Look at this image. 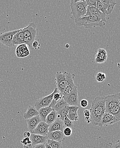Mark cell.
I'll use <instances>...</instances> for the list:
<instances>
[{"label": "cell", "instance_id": "obj_17", "mask_svg": "<svg viewBox=\"0 0 120 148\" xmlns=\"http://www.w3.org/2000/svg\"><path fill=\"white\" fill-rule=\"evenodd\" d=\"M99 16L103 19L105 22H106L105 15L101 12L96 7H87V12L85 16Z\"/></svg>", "mask_w": 120, "mask_h": 148}, {"label": "cell", "instance_id": "obj_32", "mask_svg": "<svg viewBox=\"0 0 120 148\" xmlns=\"http://www.w3.org/2000/svg\"><path fill=\"white\" fill-rule=\"evenodd\" d=\"M63 125L64 127H68V128H71L72 129L73 126V122L70 121L67 117H65L63 119Z\"/></svg>", "mask_w": 120, "mask_h": 148}, {"label": "cell", "instance_id": "obj_19", "mask_svg": "<svg viewBox=\"0 0 120 148\" xmlns=\"http://www.w3.org/2000/svg\"><path fill=\"white\" fill-rule=\"evenodd\" d=\"M64 127L63 122L62 121L59 120L57 118V120L51 124L50 125L49 127V132H54L56 131H61L63 132Z\"/></svg>", "mask_w": 120, "mask_h": 148}, {"label": "cell", "instance_id": "obj_12", "mask_svg": "<svg viewBox=\"0 0 120 148\" xmlns=\"http://www.w3.org/2000/svg\"><path fill=\"white\" fill-rule=\"evenodd\" d=\"M29 138L33 146L38 144H46L48 139L47 136H42L33 133L31 134V136Z\"/></svg>", "mask_w": 120, "mask_h": 148}, {"label": "cell", "instance_id": "obj_31", "mask_svg": "<svg viewBox=\"0 0 120 148\" xmlns=\"http://www.w3.org/2000/svg\"><path fill=\"white\" fill-rule=\"evenodd\" d=\"M46 143L52 148H63L62 143L59 142L48 139Z\"/></svg>", "mask_w": 120, "mask_h": 148}, {"label": "cell", "instance_id": "obj_33", "mask_svg": "<svg viewBox=\"0 0 120 148\" xmlns=\"http://www.w3.org/2000/svg\"><path fill=\"white\" fill-rule=\"evenodd\" d=\"M104 148H120V140L117 141V142L115 143H109L106 144Z\"/></svg>", "mask_w": 120, "mask_h": 148}, {"label": "cell", "instance_id": "obj_34", "mask_svg": "<svg viewBox=\"0 0 120 148\" xmlns=\"http://www.w3.org/2000/svg\"><path fill=\"white\" fill-rule=\"evenodd\" d=\"M106 78V75L102 73H99L96 76V79L98 82H102Z\"/></svg>", "mask_w": 120, "mask_h": 148}, {"label": "cell", "instance_id": "obj_11", "mask_svg": "<svg viewBox=\"0 0 120 148\" xmlns=\"http://www.w3.org/2000/svg\"><path fill=\"white\" fill-rule=\"evenodd\" d=\"M49 126L50 125L46 124L45 122L41 121L32 132V133L43 136H47L49 133Z\"/></svg>", "mask_w": 120, "mask_h": 148}, {"label": "cell", "instance_id": "obj_28", "mask_svg": "<svg viewBox=\"0 0 120 148\" xmlns=\"http://www.w3.org/2000/svg\"><path fill=\"white\" fill-rule=\"evenodd\" d=\"M68 106V105L67 104V103L64 101V99L62 98L61 100H60L55 105V106H54L53 109V110L55 111V112H59L61 109H62L63 108L65 107Z\"/></svg>", "mask_w": 120, "mask_h": 148}, {"label": "cell", "instance_id": "obj_22", "mask_svg": "<svg viewBox=\"0 0 120 148\" xmlns=\"http://www.w3.org/2000/svg\"><path fill=\"white\" fill-rule=\"evenodd\" d=\"M37 115H38V112L34 106H29L27 112L24 114V118L27 120Z\"/></svg>", "mask_w": 120, "mask_h": 148}, {"label": "cell", "instance_id": "obj_36", "mask_svg": "<svg viewBox=\"0 0 120 148\" xmlns=\"http://www.w3.org/2000/svg\"><path fill=\"white\" fill-rule=\"evenodd\" d=\"M85 1L87 7H96V1L95 0H86Z\"/></svg>", "mask_w": 120, "mask_h": 148}, {"label": "cell", "instance_id": "obj_42", "mask_svg": "<svg viewBox=\"0 0 120 148\" xmlns=\"http://www.w3.org/2000/svg\"><path fill=\"white\" fill-rule=\"evenodd\" d=\"M45 144H38V145H35L33 146V148H45Z\"/></svg>", "mask_w": 120, "mask_h": 148}, {"label": "cell", "instance_id": "obj_6", "mask_svg": "<svg viewBox=\"0 0 120 148\" xmlns=\"http://www.w3.org/2000/svg\"><path fill=\"white\" fill-rule=\"evenodd\" d=\"M105 112L109 109L115 106L120 105V93H117L115 95H110L105 97Z\"/></svg>", "mask_w": 120, "mask_h": 148}, {"label": "cell", "instance_id": "obj_38", "mask_svg": "<svg viewBox=\"0 0 120 148\" xmlns=\"http://www.w3.org/2000/svg\"><path fill=\"white\" fill-rule=\"evenodd\" d=\"M80 105L81 107L85 108L87 107L88 105V101L85 99H82L80 102Z\"/></svg>", "mask_w": 120, "mask_h": 148}, {"label": "cell", "instance_id": "obj_25", "mask_svg": "<svg viewBox=\"0 0 120 148\" xmlns=\"http://www.w3.org/2000/svg\"><path fill=\"white\" fill-rule=\"evenodd\" d=\"M106 113L111 114L119 122L120 121V105L115 106L109 109Z\"/></svg>", "mask_w": 120, "mask_h": 148}, {"label": "cell", "instance_id": "obj_29", "mask_svg": "<svg viewBox=\"0 0 120 148\" xmlns=\"http://www.w3.org/2000/svg\"><path fill=\"white\" fill-rule=\"evenodd\" d=\"M76 88H77V86L74 84V82L70 84L69 86L65 88L64 90L63 91L62 93V97L63 96H66L70 95V94H71L74 90V89Z\"/></svg>", "mask_w": 120, "mask_h": 148}, {"label": "cell", "instance_id": "obj_24", "mask_svg": "<svg viewBox=\"0 0 120 148\" xmlns=\"http://www.w3.org/2000/svg\"><path fill=\"white\" fill-rule=\"evenodd\" d=\"M57 119V113L54 110L46 116L45 122L47 124L50 125L54 123Z\"/></svg>", "mask_w": 120, "mask_h": 148}, {"label": "cell", "instance_id": "obj_27", "mask_svg": "<svg viewBox=\"0 0 120 148\" xmlns=\"http://www.w3.org/2000/svg\"><path fill=\"white\" fill-rule=\"evenodd\" d=\"M69 111V106H68L60 110L57 113V118L63 121L65 117H67Z\"/></svg>", "mask_w": 120, "mask_h": 148}, {"label": "cell", "instance_id": "obj_16", "mask_svg": "<svg viewBox=\"0 0 120 148\" xmlns=\"http://www.w3.org/2000/svg\"><path fill=\"white\" fill-rule=\"evenodd\" d=\"M107 52L105 49L99 48L95 56V62L96 63L102 64L105 62L107 60Z\"/></svg>", "mask_w": 120, "mask_h": 148}, {"label": "cell", "instance_id": "obj_14", "mask_svg": "<svg viewBox=\"0 0 120 148\" xmlns=\"http://www.w3.org/2000/svg\"><path fill=\"white\" fill-rule=\"evenodd\" d=\"M30 54L28 46L25 44L18 45L16 49V55L19 58H24L29 55Z\"/></svg>", "mask_w": 120, "mask_h": 148}, {"label": "cell", "instance_id": "obj_30", "mask_svg": "<svg viewBox=\"0 0 120 148\" xmlns=\"http://www.w3.org/2000/svg\"><path fill=\"white\" fill-rule=\"evenodd\" d=\"M96 8H97L104 15L106 16V7L105 5L103 4L100 0L96 1Z\"/></svg>", "mask_w": 120, "mask_h": 148}, {"label": "cell", "instance_id": "obj_46", "mask_svg": "<svg viewBox=\"0 0 120 148\" xmlns=\"http://www.w3.org/2000/svg\"><path fill=\"white\" fill-rule=\"evenodd\" d=\"M70 47V45L69 44H66V45H65V47L66 48H68Z\"/></svg>", "mask_w": 120, "mask_h": 148}, {"label": "cell", "instance_id": "obj_26", "mask_svg": "<svg viewBox=\"0 0 120 148\" xmlns=\"http://www.w3.org/2000/svg\"><path fill=\"white\" fill-rule=\"evenodd\" d=\"M62 98V95L60 93L59 90H58V89H56V91H55V94H54L53 97L52 99L50 105V107L52 108H53L55 106V105L61 100Z\"/></svg>", "mask_w": 120, "mask_h": 148}, {"label": "cell", "instance_id": "obj_35", "mask_svg": "<svg viewBox=\"0 0 120 148\" xmlns=\"http://www.w3.org/2000/svg\"><path fill=\"white\" fill-rule=\"evenodd\" d=\"M63 133L64 135L67 137H70L72 135V129L68 127H66L64 128L63 130Z\"/></svg>", "mask_w": 120, "mask_h": 148}, {"label": "cell", "instance_id": "obj_4", "mask_svg": "<svg viewBox=\"0 0 120 148\" xmlns=\"http://www.w3.org/2000/svg\"><path fill=\"white\" fill-rule=\"evenodd\" d=\"M87 8L85 0H71V14L75 20L84 17L87 12Z\"/></svg>", "mask_w": 120, "mask_h": 148}, {"label": "cell", "instance_id": "obj_13", "mask_svg": "<svg viewBox=\"0 0 120 148\" xmlns=\"http://www.w3.org/2000/svg\"><path fill=\"white\" fill-rule=\"evenodd\" d=\"M48 139L62 143L65 140L63 132L56 131L48 133L47 136Z\"/></svg>", "mask_w": 120, "mask_h": 148}, {"label": "cell", "instance_id": "obj_1", "mask_svg": "<svg viewBox=\"0 0 120 148\" xmlns=\"http://www.w3.org/2000/svg\"><path fill=\"white\" fill-rule=\"evenodd\" d=\"M105 97L98 96L92 102L89 110L91 123L93 126H99L101 118L105 113Z\"/></svg>", "mask_w": 120, "mask_h": 148}, {"label": "cell", "instance_id": "obj_44", "mask_svg": "<svg viewBox=\"0 0 120 148\" xmlns=\"http://www.w3.org/2000/svg\"><path fill=\"white\" fill-rule=\"evenodd\" d=\"M85 120L87 122V123H91V120L90 117H85Z\"/></svg>", "mask_w": 120, "mask_h": 148}, {"label": "cell", "instance_id": "obj_2", "mask_svg": "<svg viewBox=\"0 0 120 148\" xmlns=\"http://www.w3.org/2000/svg\"><path fill=\"white\" fill-rule=\"evenodd\" d=\"M78 26L84 27L85 29H92L95 27H103L105 25L106 22L101 17L97 16H84L75 20Z\"/></svg>", "mask_w": 120, "mask_h": 148}, {"label": "cell", "instance_id": "obj_15", "mask_svg": "<svg viewBox=\"0 0 120 148\" xmlns=\"http://www.w3.org/2000/svg\"><path fill=\"white\" fill-rule=\"evenodd\" d=\"M41 121H42L39 115L36 116L27 120L28 128L31 133H32V132Z\"/></svg>", "mask_w": 120, "mask_h": 148}, {"label": "cell", "instance_id": "obj_10", "mask_svg": "<svg viewBox=\"0 0 120 148\" xmlns=\"http://www.w3.org/2000/svg\"><path fill=\"white\" fill-rule=\"evenodd\" d=\"M119 122L117 119L111 114L105 112L101 118L99 126L100 127L107 126Z\"/></svg>", "mask_w": 120, "mask_h": 148}, {"label": "cell", "instance_id": "obj_8", "mask_svg": "<svg viewBox=\"0 0 120 148\" xmlns=\"http://www.w3.org/2000/svg\"><path fill=\"white\" fill-rule=\"evenodd\" d=\"M19 29L9 31L0 35V42L3 44L5 46L12 47L13 46V38L14 35L18 32Z\"/></svg>", "mask_w": 120, "mask_h": 148}, {"label": "cell", "instance_id": "obj_7", "mask_svg": "<svg viewBox=\"0 0 120 148\" xmlns=\"http://www.w3.org/2000/svg\"><path fill=\"white\" fill-rule=\"evenodd\" d=\"M57 88L55 89L52 93L49 95L38 99L36 101L34 106L38 111L42 108L47 107L50 106L54 94L56 91Z\"/></svg>", "mask_w": 120, "mask_h": 148}, {"label": "cell", "instance_id": "obj_21", "mask_svg": "<svg viewBox=\"0 0 120 148\" xmlns=\"http://www.w3.org/2000/svg\"><path fill=\"white\" fill-rule=\"evenodd\" d=\"M100 1L106 7V15H110L113 10L116 2L114 0H100Z\"/></svg>", "mask_w": 120, "mask_h": 148}, {"label": "cell", "instance_id": "obj_40", "mask_svg": "<svg viewBox=\"0 0 120 148\" xmlns=\"http://www.w3.org/2000/svg\"><path fill=\"white\" fill-rule=\"evenodd\" d=\"M31 133L29 132H25L23 134V136H24V138H30V136H31Z\"/></svg>", "mask_w": 120, "mask_h": 148}, {"label": "cell", "instance_id": "obj_18", "mask_svg": "<svg viewBox=\"0 0 120 148\" xmlns=\"http://www.w3.org/2000/svg\"><path fill=\"white\" fill-rule=\"evenodd\" d=\"M79 107L78 106H69V111L67 117L72 122L77 121L79 119V116L78 114V109Z\"/></svg>", "mask_w": 120, "mask_h": 148}, {"label": "cell", "instance_id": "obj_5", "mask_svg": "<svg viewBox=\"0 0 120 148\" xmlns=\"http://www.w3.org/2000/svg\"><path fill=\"white\" fill-rule=\"evenodd\" d=\"M22 29L24 34V44L32 47V44L35 41L38 33L35 24L30 23L28 26Z\"/></svg>", "mask_w": 120, "mask_h": 148}, {"label": "cell", "instance_id": "obj_41", "mask_svg": "<svg viewBox=\"0 0 120 148\" xmlns=\"http://www.w3.org/2000/svg\"><path fill=\"white\" fill-rule=\"evenodd\" d=\"M38 45H39V43H38V42L36 41H35L34 42H33V44H32V47H33L34 49H36L37 48H38Z\"/></svg>", "mask_w": 120, "mask_h": 148}, {"label": "cell", "instance_id": "obj_9", "mask_svg": "<svg viewBox=\"0 0 120 148\" xmlns=\"http://www.w3.org/2000/svg\"><path fill=\"white\" fill-rule=\"evenodd\" d=\"M62 98L64 99L68 106H78V97L77 88H76L70 95L63 96Z\"/></svg>", "mask_w": 120, "mask_h": 148}, {"label": "cell", "instance_id": "obj_45", "mask_svg": "<svg viewBox=\"0 0 120 148\" xmlns=\"http://www.w3.org/2000/svg\"><path fill=\"white\" fill-rule=\"evenodd\" d=\"M45 148H52L47 143L45 144Z\"/></svg>", "mask_w": 120, "mask_h": 148}, {"label": "cell", "instance_id": "obj_43", "mask_svg": "<svg viewBox=\"0 0 120 148\" xmlns=\"http://www.w3.org/2000/svg\"><path fill=\"white\" fill-rule=\"evenodd\" d=\"M24 148H33V146L32 145V143L30 144H27V145H24Z\"/></svg>", "mask_w": 120, "mask_h": 148}, {"label": "cell", "instance_id": "obj_20", "mask_svg": "<svg viewBox=\"0 0 120 148\" xmlns=\"http://www.w3.org/2000/svg\"><path fill=\"white\" fill-rule=\"evenodd\" d=\"M12 42L13 45H19L22 44H24V34L22 29H19L18 32L14 35Z\"/></svg>", "mask_w": 120, "mask_h": 148}, {"label": "cell", "instance_id": "obj_3", "mask_svg": "<svg viewBox=\"0 0 120 148\" xmlns=\"http://www.w3.org/2000/svg\"><path fill=\"white\" fill-rule=\"evenodd\" d=\"M75 78L74 74H70L67 72H57L55 76V81L57 88L62 95L64 89L70 84L74 82Z\"/></svg>", "mask_w": 120, "mask_h": 148}, {"label": "cell", "instance_id": "obj_23", "mask_svg": "<svg viewBox=\"0 0 120 148\" xmlns=\"http://www.w3.org/2000/svg\"><path fill=\"white\" fill-rule=\"evenodd\" d=\"M53 110L50 107L42 108L38 111V115L40 116L42 121L45 122L46 118L48 114Z\"/></svg>", "mask_w": 120, "mask_h": 148}, {"label": "cell", "instance_id": "obj_39", "mask_svg": "<svg viewBox=\"0 0 120 148\" xmlns=\"http://www.w3.org/2000/svg\"><path fill=\"white\" fill-rule=\"evenodd\" d=\"M84 114L85 117H90V114L89 110L85 109V110H84Z\"/></svg>", "mask_w": 120, "mask_h": 148}, {"label": "cell", "instance_id": "obj_37", "mask_svg": "<svg viewBox=\"0 0 120 148\" xmlns=\"http://www.w3.org/2000/svg\"><path fill=\"white\" fill-rule=\"evenodd\" d=\"M20 142H21V143H22V144L24 145H27V144L32 143L31 140H30V138H25L23 139L20 141Z\"/></svg>", "mask_w": 120, "mask_h": 148}]
</instances>
